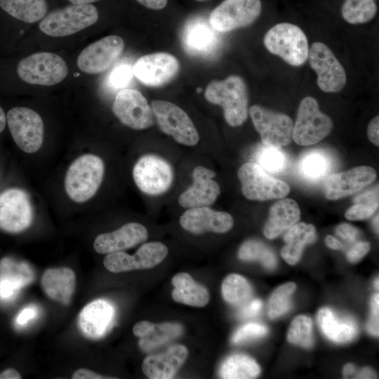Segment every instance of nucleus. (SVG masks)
I'll return each instance as SVG.
<instances>
[{
  "mask_svg": "<svg viewBox=\"0 0 379 379\" xmlns=\"http://www.w3.org/2000/svg\"><path fill=\"white\" fill-rule=\"evenodd\" d=\"M206 99L223 108L226 121L232 126H241L248 116V93L244 81L232 75L222 81H213L206 87Z\"/></svg>",
  "mask_w": 379,
  "mask_h": 379,
  "instance_id": "f257e3e1",
  "label": "nucleus"
},
{
  "mask_svg": "<svg viewBox=\"0 0 379 379\" xmlns=\"http://www.w3.org/2000/svg\"><path fill=\"white\" fill-rule=\"evenodd\" d=\"M104 172V163L99 157L86 154L78 157L69 166L65 178L69 197L77 203L92 198L102 183Z\"/></svg>",
  "mask_w": 379,
  "mask_h": 379,
  "instance_id": "f03ea898",
  "label": "nucleus"
},
{
  "mask_svg": "<svg viewBox=\"0 0 379 379\" xmlns=\"http://www.w3.org/2000/svg\"><path fill=\"white\" fill-rule=\"evenodd\" d=\"M98 17L97 8L91 4H72L46 15L39 27L48 36H67L93 25Z\"/></svg>",
  "mask_w": 379,
  "mask_h": 379,
  "instance_id": "7ed1b4c3",
  "label": "nucleus"
},
{
  "mask_svg": "<svg viewBox=\"0 0 379 379\" xmlns=\"http://www.w3.org/2000/svg\"><path fill=\"white\" fill-rule=\"evenodd\" d=\"M264 44L270 52L293 66L302 65L308 58L307 39L293 24L282 22L273 26L266 33Z\"/></svg>",
  "mask_w": 379,
  "mask_h": 379,
  "instance_id": "20e7f679",
  "label": "nucleus"
},
{
  "mask_svg": "<svg viewBox=\"0 0 379 379\" xmlns=\"http://www.w3.org/2000/svg\"><path fill=\"white\" fill-rule=\"evenodd\" d=\"M68 67L62 58L50 52L33 53L21 60L17 67L19 77L25 82L53 86L64 80Z\"/></svg>",
  "mask_w": 379,
  "mask_h": 379,
  "instance_id": "39448f33",
  "label": "nucleus"
},
{
  "mask_svg": "<svg viewBox=\"0 0 379 379\" xmlns=\"http://www.w3.org/2000/svg\"><path fill=\"white\" fill-rule=\"evenodd\" d=\"M332 128V120L320 111L316 99L306 97L299 105L292 138L299 145H314L326 138Z\"/></svg>",
  "mask_w": 379,
  "mask_h": 379,
  "instance_id": "423d86ee",
  "label": "nucleus"
},
{
  "mask_svg": "<svg viewBox=\"0 0 379 379\" xmlns=\"http://www.w3.org/2000/svg\"><path fill=\"white\" fill-rule=\"evenodd\" d=\"M237 176L243 195L250 200L282 199L290 192L286 182L270 175L253 162L243 164L238 170Z\"/></svg>",
  "mask_w": 379,
  "mask_h": 379,
  "instance_id": "0eeeda50",
  "label": "nucleus"
},
{
  "mask_svg": "<svg viewBox=\"0 0 379 379\" xmlns=\"http://www.w3.org/2000/svg\"><path fill=\"white\" fill-rule=\"evenodd\" d=\"M152 110L160 129L176 142L194 146L199 140L198 131L187 114L174 103L153 100Z\"/></svg>",
  "mask_w": 379,
  "mask_h": 379,
  "instance_id": "6e6552de",
  "label": "nucleus"
},
{
  "mask_svg": "<svg viewBox=\"0 0 379 379\" xmlns=\"http://www.w3.org/2000/svg\"><path fill=\"white\" fill-rule=\"evenodd\" d=\"M6 121L15 142L22 151L31 154L40 149L44 141V123L37 112L15 107L8 111Z\"/></svg>",
  "mask_w": 379,
  "mask_h": 379,
  "instance_id": "1a4fd4ad",
  "label": "nucleus"
},
{
  "mask_svg": "<svg viewBox=\"0 0 379 379\" xmlns=\"http://www.w3.org/2000/svg\"><path fill=\"white\" fill-rule=\"evenodd\" d=\"M133 177L137 187L149 195L166 192L173 180L170 164L163 158L153 154L141 157L134 165Z\"/></svg>",
  "mask_w": 379,
  "mask_h": 379,
  "instance_id": "9d476101",
  "label": "nucleus"
},
{
  "mask_svg": "<svg viewBox=\"0 0 379 379\" xmlns=\"http://www.w3.org/2000/svg\"><path fill=\"white\" fill-rule=\"evenodd\" d=\"M249 113L265 146L281 148L291 142L293 123L288 115L259 105H253Z\"/></svg>",
  "mask_w": 379,
  "mask_h": 379,
  "instance_id": "9b49d317",
  "label": "nucleus"
},
{
  "mask_svg": "<svg viewBox=\"0 0 379 379\" xmlns=\"http://www.w3.org/2000/svg\"><path fill=\"white\" fill-rule=\"evenodd\" d=\"M311 67L317 74V84L326 93L341 91L347 81L346 73L331 49L322 42H314L309 49Z\"/></svg>",
  "mask_w": 379,
  "mask_h": 379,
  "instance_id": "f8f14e48",
  "label": "nucleus"
},
{
  "mask_svg": "<svg viewBox=\"0 0 379 379\" xmlns=\"http://www.w3.org/2000/svg\"><path fill=\"white\" fill-rule=\"evenodd\" d=\"M168 252L165 244L152 241L142 245L133 255L122 251L107 253L103 264L107 270L113 273L150 269L161 263Z\"/></svg>",
  "mask_w": 379,
  "mask_h": 379,
  "instance_id": "ddd939ff",
  "label": "nucleus"
},
{
  "mask_svg": "<svg viewBox=\"0 0 379 379\" xmlns=\"http://www.w3.org/2000/svg\"><path fill=\"white\" fill-rule=\"evenodd\" d=\"M261 11L260 0H225L209 16V22L218 32H228L253 22Z\"/></svg>",
  "mask_w": 379,
  "mask_h": 379,
  "instance_id": "4468645a",
  "label": "nucleus"
},
{
  "mask_svg": "<svg viewBox=\"0 0 379 379\" xmlns=\"http://www.w3.org/2000/svg\"><path fill=\"white\" fill-rule=\"evenodd\" d=\"M33 218V210L27 192L10 188L0 194V229L18 233L28 228Z\"/></svg>",
  "mask_w": 379,
  "mask_h": 379,
  "instance_id": "2eb2a0df",
  "label": "nucleus"
},
{
  "mask_svg": "<svg viewBox=\"0 0 379 379\" xmlns=\"http://www.w3.org/2000/svg\"><path fill=\"white\" fill-rule=\"evenodd\" d=\"M112 112L123 124L135 130L147 128L154 123V114L147 99L135 89L119 91Z\"/></svg>",
  "mask_w": 379,
  "mask_h": 379,
  "instance_id": "dca6fc26",
  "label": "nucleus"
},
{
  "mask_svg": "<svg viewBox=\"0 0 379 379\" xmlns=\"http://www.w3.org/2000/svg\"><path fill=\"white\" fill-rule=\"evenodd\" d=\"M124 48V41L121 37L105 36L83 49L77 58V66L86 74L104 72L118 59Z\"/></svg>",
  "mask_w": 379,
  "mask_h": 379,
  "instance_id": "f3484780",
  "label": "nucleus"
},
{
  "mask_svg": "<svg viewBox=\"0 0 379 379\" xmlns=\"http://www.w3.org/2000/svg\"><path fill=\"white\" fill-rule=\"evenodd\" d=\"M179 68V62L173 55L154 53L138 58L133 66V73L143 84L157 87L172 80Z\"/></svg>",
  "mask_w": 379,
  "mask_h": 379,
  "instance_id": "a211bd4d",
  "label": "nucleus"
},
{
  "mask_svg": "<svg viewBox=\"0 0 379 379\" xmlns=\"http://www.w3.org/2000/svg\"><path fill=\"white\" fill-rule=\"evenodd\" d=\"M181 41L187 54L203 58L213 56L220 46L218 31L203 18H193L185 24L182 31Z\"/></svg>",
  "mask_w": 379,
  "mask_h": 379,
  "instance_id": "6ab92c4d",
  "label": "nucleus"
},
{
  "mask_svg": "<svg viewBox=\"0 0 379 379\" xmlns=\"http://www.w3.org/2000/svg\"><path fill=\"white\" fill-rule=\"evenodd\" d=\"M376 178L375 171L370 166H357L331 175L324 186L326 197L337 200L357 193Z\"/></svg>",
  "mask_w": 379,
  "mask_h": 379,
  "instance_id": "aec40b11",
  "label": "nucleus"
},
{
  "mask_svg": "<svg viewBox=\"0 0 379 379\" xmlns=\"http://www.w3.org/2000/svg\"><path fill=\"white\" fill-rule=\"evenodd\" d=\"M181 227L192 234L208 232L225 233L233 226L232 215L224 211L211 209L208 206L190 208L180 218Z\"/></svg>",
  "mask_w": 379,
  "mask_h": 379,
  "instance_id": "412c9836",
  "label": "nucleus"
},
{
  "mask_svg": "<svg viewBox=\"0 0 379 379\" xmlns=\"http://www.w3.org/2000/svg\"><path fill=\"white\" fill-rule=\"evenodd\" d=\"M215 173L204 166H197L192 172L193 183L178 198L179 204L184 208L208 206L220 194L217 182L213 180Z\"/></svg>",
  "mask_w": 379,
  "mask_h": 379,
  "instance_id": "4be33fe9",
  "label": "nucleus"
},
{
  "mask_svg": "<svg viewBox=\"0 0 379 379\" xmlns=\"http://www.w3.org/2000/svg\"><path fill=\"white\" fill-rule=\"evenodd\" d=\"M148 237L147 228L138 222H129L117 230L97 236L95 251L100 254L121 251L145 241Z\"/></svg>",
  "mask_w": 379,
  "mask_h": 379,
  "instance_id": "5701e85b",
  "label": "nucleus"
},
{
  "mask_svg": "<svg viewBox=\"0 0 379 379\" xmlns=\"http://www.w3.org/2000/svg\"><path fill=\"white\" fill-rule=\"evenodd\" d=\"M114 312V307L108 301L95 300L81 310L79 315V326L86 337L98 339L111 328Z\"/></svg>",
  "mask_w": 379,
  "mask_h": 379,
  "instance_id": "b1692460",
  "label": "nucleus"
},
{
  "mask_svg": "<svg viewBox=\"0 0 379 379\" xmlns=\"http://www.w3.org/2000/svg\"><path fill=\"white\" fill-rule=\"evenodd\" d=\"M188 357V350L182 345H174L165 352L147 357L142 370L151 379L173 378Z\"/></svg>",
  "mask_w": 379,
  "mask_h": 379,
  "instance_id": "393cba45",
  "label": "nucleus"
},
{
  "mask_svg": "<svg viewBox=\"0 0 379 379\" xmlns=\"http://www.w3.org/2000/svg\"><path fill=\"white\" fill-rule=\"evenodd\" d=\"M41 283L50 299L67 305L74 293L76 276L69 267H52L44 271Z\"/></svg>",
  "mask_w": 379,
  "mask_h": 379,
  "instance_id": "a878e982",
  "label": "nucleus"
},
{
  "mask_svg": "<svg viewBox=\"0 0 379 379\" xmlns=\"http://www.w3.org/2000/svg\"><path fill=\"white\" fill-rule=\"evenodd\" d=\"M31 266L24 261L6 257L0 261V297L9 298L34 279Z\"/></svg>",
  "mask_w": 379,
  "mask_h": 379,
  "instance_id": "bb28decb",
  "label": "nucleus"
},
{
  "mask_svg": "<svg viewBox=\"0 0 379 379\" xmlns=\"http://www.w3.org/2000/svg\"><path fill=\"white\" fill-rule=\"evenodd\" d=\"M300 216L299 206L293 199H284L277 201L270 210L263 230L265 236L270 239L279 237L297 223Z\"/></svg>",
  "mask_w": 379,
  "mask_h": 379,
  "instance_id": "cd10ccee",
  "label": "nucleus"
},
{
  "mask_svg": "<svg viewBox=\"0 0 379 379\" xmlns=\"http://www.w3.org/2000/svg\"><path fill=\"white\" fill-rule=\"evenodd\" d=\"M174 288L171 292L173 299L179 303L203 307L209 302L208 290L197 283L190 274L186 272L176 274L172 279Z\"/></svg>",
  "mask_w": 379,
  "mask_h": 379,
  "instance_id": "c85d7f7f",
  "label": "nucleus"
},
{
  "mask_svg": "<svg viewBox=\"0 0 379 379\" xmlns=\"http://www.w3.org/2000/svg\"><path fill=\"white\" fill-rule=\"evenodd\" d=\"M315 227L305 222L295 223L284 234L285 246L281 254L284 260L290 265H295L300 259L307 244L314 241Z\"/></svg>",
  "mask_w": 379,
  "mask_h": 379,
  "instance_id": "c756f323",
  "label": "nucleus"
},
{
  "mask_svg": "<svg viewBox=\"0 0 379 379\" xmlns=\"http://www.w3.org/2000/svg\"><path fill=\"white\" fill-rule=\"evenodd\" d=\"M317 322L323 333L335 343L352 340L357 333V326L350 318L340 319L329 308H321L317 314Z\"/></svg>",
  "mask_w": 379,
  "mask_h": 379,
  "instance_id": "7c9ffc66",
  "label": "nucleus"
},
{
  "mask_svg": "<svg viewBox=\"0 0 379 379\" xmlns=\"http://www.w3.org/2000/svg\"><path fill=\"white\" fill-rule=\"evenodd\" d=\"M0 7L12 17L27 23L42 20L48 11L46 0H0Z\"/></svg>",
  "mask_w": 379,
  "mask_h": 379,
  "instance_id": "2f4dec72",
  "label": "nucleus"
},
{
  "mask_svg": "<svg viewBox=\"0 0 379 379\" xmlns=\"http://www.w3.org/2000/svg\"><path fill=\"white\" fill-rule=\"evenodd\" d=\"M260 369L250 357L238 354L227 357L220 368V375L225 379H251L256 378Z\"/></svg>",
  "mask_w": 379,
  "mask_h": 379,
  "instance_id": "473e14b6",
  "label": "nucleus"
},
{
  "mask_svg": "<svg viewBox=\"0 0 379 379\" xmlns=\"http://www.w3.org/2000/svg\"><path fill=\"white\" fill-rule=\"evenodd\" d=\"M331 166V157L325 152L315 149L307 152L302 157L298 169L304 178L317 181L328 174Z\"/></svg>",
  "mask_w": 379,
  "mask_h": 379,
  "instance_id": "72a5a7b5",
  "label": "nucleus"
},
{
  "mask_svg": "<svg viewBox=\"0 0 379 379\" xmlns=\"http://www.w3.org/2000/svg\"><path fill=\"white\" fill-rule=\"evenodd\" d=\"M182 331V326L178 323L154 324L146 335L140 338L139 347L144 352H149L178 338Z\"/></svg>",
  "mask_w": 379,
  "mask_h": 379,
  "instance_id": "f704fd0d",
  "label": "nucleus"
},
{
  "mask_svg": "<svg viewBox=\"0 0 379 379\" xmlns=\"http://www.w3.org/2000/svg\"><path fill=\"white\" fill-rule=\"evenodd\" d=\"M222 295L224 300L233 305H241L251 296L252 287L243 276L231 274L226 277L222 284Z\"/></svg>",
  "mask_w": 379,
  "mask_h": 379,
  "instance_id": "c9c22d12",
  "label": "nucleus"
},
{
  "mask_svg": "<svg viewBox=\"0 0 379 379\" xmlns=\"http://www.w3.org/2000/svg\"><path fill=\"white\" fill-rule=\"evenodd\" d=\"M342 16L350 24L365 23L377 13L375 0H345L341 9Z\"/></svg>",
  "mask_w": 379,
  "mask_h": 379,
  "instance_id": "e433bc0d",
  "label": "nucleus"
},
{
  "mask_svg": "<svg viewBox=\"0 0 379 379\" xmlns=\"http://www.w3.org/2000/svg\"><path fill=\"white\" fill-rule=\"evenodd\" d=\"M354 201V204L346 211L345 218L350 220H361L370 218L378 208V185L356 197Z\"/></svg>",
  "mask_w": 379,
  "mask_h": 379,
  "instance_id": "4c0bfd02",
  "label": "nucleus"
},
{
  "mask_svg": "<svg viewBox=\"0 0 379 379\" xmlns=\"http://www.w3.org/2000/svg\"><path fill=\"white\" fill-rule=\"evenodd\" d=\"M238 257L244 261H260L270 270L274 269L277 265L274 252L265 244L256 240L245 241L239 248Z\"/></svg>",
  "mask_w": 379,
  "mask_h": 379,
  "instance_id": "58836bf2",
  "label": "nucleus"
},
{
  "mask_svg": "<svg viewBox=\"0 0 379 379\" xmlns=\"http://www.w3.org/2000/svg\"><path fill=\"white\" fill-rule=\"evenodd\" d=\"M296 289L293 282L284 284L277 288L272 293L267 305L268 316L277 318L286 313L291 307V297Z\"/></svg>",
  "mask_w": 379,
  "mask_h": 379,
  "instance_id": "ea45409f",
  "label": "nucleus"
},
{
  "mask_svg": "<svg viewBox=\"0 0 379 379\" xmlns=\"http://www.w3.org/2000/svg\"><path fill=\"white\" fill-rule=\"evenodd\" d=\"M287 338L293 344L311 347L314 343L311 319L305 315L295 317L289 327Z\"/></svg>",
  "mask_w": 379,
  "mask_h": 379,
  "instance_id": "a19ab883",
  "label": "nucleus"
},
{
  "mask_svg": "<svg viewBox=\"0 0 379 379\" xmlns=\"http://www.w3.org/2000/svg\"><path fill=\"white\" fill-rule=\"evenodd\" d=\"M256 159L261 168L272 173H281L287 166V157L279 147L265 146L258 152Z\"/></svg>",
  "mask_w": 379,
  "mask_h": 379,
  "instance_id": "79ce46f5",
  "label": "nucleus"
},
{
  "mask_svg": "<svg viewBox=\"0 0 379 379\" xmlns=\"http://www.w3.org/2000/svg\"><path fill=\"white\" fill-rule=\"evenodd\" d=\"M133 76V67L130 64L119 63L108 74L105 85L112 91H121L129 84Z\"/></svg>",
  "mask_w": 379,
  "mask_h": 379,
  "instance_id": "37998d69",
  "label": "nucleus"
},
{
  "mask_svg": "<svg viewBox=\"0 0 379 379\" xmlns=\"http://www.w3.org/2000/svg\"><path fill=\"white\" fill-rule=\"evenodd\" d=\"M268 328L258 323H248L240 328L233 334L232 342L234 344H241L265 335Z\"/></svg>",
  "mask_w": 379,
  "mask_h": 379,
  "instance_id": "c03bdc74",
  "label": "nucleus"
},
{
  "mask_svg": "<svg viewBox=\"0 0 379 379\" xmlns=\"http://www.w3.org/2000/svg\"><path fill=\"white\" fill-rule=\"evenodd\" d=\"M371 314L367 323V330L373 335L378 336V316H379V295L378 293L373 295L371 301Z\"/></svg>",
  "mask_w": 379,
  "mask_h": 379,
  "instance_id": "a18cd8bd",
  "label": "nucleus"
},
{
  "mask_svg": "<svg viewBox=\"0 0 379 379\" xmlns=\"http://www.w3.org/2000/svg\"><path fill=\"white\" fill-rule=\"evenodd\" d=\"M370 244L366 241L356 242L347 253V258L351 262H356L362 258L370 250Z\"/></svg>",
  "mask_w": 379,
  "mask_h": 379,
  "instance_id": "49530a36",
  "label": "nucleus"
},
{
  "mask_svg": "<svg viewBox=\"0 0 379 379\" xmlns=\"http://www.w3.org/2000/svg\"><path fill=\"white\" fill-rule=\"evenodd\" d=\"M335 233L341 239L350 244L355 242L359 235V230L347 223L340 224L336 227Z\"/></svg>",
  "mask_w": 379,
  "mask_h": 379,
  "instance_id": "de8ad7c7",
  "label": "nucleus"
},
{
  "mask_svg": "<svg viewBox=\"0 0 379 379\" xmlns=\"http://www.w3.org/2000/svg\"><path fill=\"white\" fill-rule=\"evenodd\" d=\"M262 303L259 299H254L242 305L238 312L239 317L247 319L255 317L260 311Z\"/></svg>",
  "mask_w": 379,
  "mask_h": 379,
  "instance_id": "09e8293b",
  "label": "nucleus"
},
{
  "mask_svg": "<svg viewBox=\"0 0 379 379\" xmlns=\"http://www.w3.org/2000/svg\"><path fill=\"white\" fill-rule=\"evenodd\" d=\"M379 117H375L368 124L367 135L369 140L374 145H379L378 137Z\"/></svg>",
  "mask_w": 379,
  "mask_h": 379,
  "instance_id": "8fccbe9b",
  "label": "nucleus"
},
{
  "mask_svg": "<svg viewBox=\"0 0 379 379\" xmlns=\"http://www.w3.org/2000/svg\"><path fill=\"white\" fill-rule=\"evenodd\" d=\"M72 379H105L112 378L96 373L95 372L87 368H79L74 372L72 376Z\"/></svg>",
  "mask_w": 379,
  "mask_h": 379,
  "instance_id": "3c124183",
  "label": "nucleus"
},
{
  "mask_svg": "<svg viewBox=\"0 0 379 379\" xmlns=\"http://www.w3.org/2000/svg\"><path fill=\"white\" fill-rule=\"evenodd\" d=\"M154 324L148 321H140L134 325L133 333L135 336L142 338L150 331Z\"/></svg>",
  "mask_w": 379,
  "mask_h": 379,
  "instance_id": "603ef678",
  "label": "nucleus"
},
{
  "mask_svg": "<svg viewBox=\"0 0 379 379\" xmlns=\"http://www.w3.org/2000/svg\"><path fill=\"white\" fill-rule=\"evenodd\" d=\"M138 3L142 6L154 9L159 10L164 8L168 2V0H136Z\"/></svg>",
  "mask_w": 379,
  "mask_h": 379,
  "instance_id": "864d4df0",
  "label": "nucleus"
},
{
  "mask_svg": "<svg viewBox=\"0 0 379 379\" xmlns=\"http://www.w3.org/2000/svg\"><path fill=\"white\" fill-rule=\"evenodd\" d=\"M35 310L32 307L24 309L18 316L17 322L20 325H23L27 323L30 319L35 316Z\"/></svg>",
  "mask_w": 379,
  "mask_h": 379,
  "instance_id": "5fc2aeb1",
  "label": "nucleus"
},
{
  "mask_svg": "<svg viewBox=\"0 0 379 379\" xmlns=\"http://www.w3.org/2000/svg\"><path fill=\"white\" fill-rule=\"evenodd\" d=\"M21 378L20 373L13 368H7L0 373V379H20Z\"/></svg>",
  "mask_w": 379,
  "mask_h": 379,
  "instance_id": "6e6d98bb",
  "label": "nucleus"
},
{
  "mask_svg": "<svg viewBox=\"0 0 379 379\" xmlns=\"http://www.w3.org/2000/svg\"><path fill=\"white\" fill-rule=\"evenodd\" d=\"M326 246L334 250H340L343 248V245L340 241L331 235L326 236L325 239Z\"/></svg>",
  "mask_w": 379,
  "mask_h": 379,
  "instance_id": "4d7b16f0",
  "label": "nucleus"
},
{
  "mask_svg": "<svg viewBox=\"0 0 379 379\" xmlns=\"http://www.w3.org/2000/svg\"><path fill=\"white\" fill-rule=\"evenodd\" d=\"M375 373L369 368H364L357 375V378H375Z\"/></svg>",
  "mask_w": 379,
  "mask_h": 379,
  "instance_id": "13d9d810",
  "label": "nucleus"
},
{
  "mask_svg": "<svg viewBox=\"0 0 379 379\" xmlns=\"http://www.w3.org/2000/svg\"><path fill=\"white\" fill-rule=\"evenodd\" d=\"M355 371V367L352 364H346L343 368V375L349 376L352 375Z\"/></svg>",
  "mask_w": 379,
  "mask_h": 379,
  "instance_id": "bf43d9fd",
  "label": "nucleus"
},
{
  "mask_svg": "<svg viewBox=\"0 0 379 379\" xmlns=\"http://www.w3.org/2000/svg\"><path fill=\"white\" fill-rule=\"evenodd\" d=\"M6 123V117L2 108L0 107V133L4 129Z\"/></svg>",
  "mask_w": 379,
  "mask_h": 379,
  "instance_id": "052dcab7",
  "label": "nucleus"
},
{
  "mask_svg": "<svg viewBox=\"0 0 379 379\" xmlns=\"http://www.w3.org/2000/svg\"><path fill=\"white\" fill-rule=\"evenodd\" d=\"M73 4H88L100 0H68Z\"/></svg>",
  "mask_w": 379,
  "mask_h": 379,
  "instance_id": "680f3d73",
  "label": "nucleus"
},
{
  "mask_svg": "<svg viewBox=\"0 0 379 379\" xmlns=\"http://www.w3.org/2000/svg\"><path fill=\"white\" fill-rule=\"evenodd\" d=\"M373 226L375 232L378 234V215L375 217L373 221Z\"/></svg>",
  "mask_w": 379,
  "mask_h": 379,
  "instance_id": "e2e57ef3",
  "label": "nucleus"
},
{
  "mask_svg": "<svg viewBox=\"0 0 379 379\" xmlns=\"http://www.w3.org/2000/svg\"><path fill=\"white\" fill-rule=\"evenodd\" d=\"M378 283H379L378 278H377V279L375 280V282H374L375 287V288H377V289H378Z\"/></svg>",
  "mask_w": 379,
  "mask_h": 379,
  "instance_id": "0e129e2a",
  "label": "nucleus"
},
{
  "mask_svg": "<svg viewBox=\"0 0 379 379\" xmlns=\"http://www.w3.org/2000/svg\"><path fill=\"white\" fill-rule=\"evenodd\" d=\"M195 1H207V0H195Z\"/></svg>",
  "mask_w": 379,
  "mask_h": 379,
  "instance_id": "69168bd1",
  "label": "nucleus"
}]
</instances>
